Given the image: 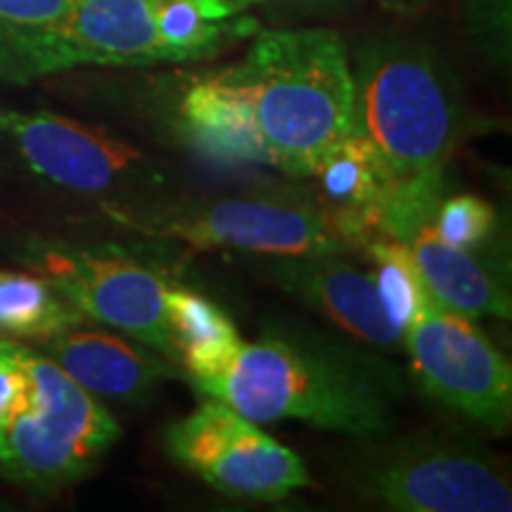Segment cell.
<instances>
[{
	"instance_id": "6da1fadb",
	"label": "cell",
	"mask_w": 512,
	"mask_h": 512,
	"mask_svg": "<svg viewBox=\"0 0 512 512\" xmlns=\"http://www.w3.org/2000/svg\"><path fill=\"white\" fill-rule=\"evenodd\" d=\"M188 380L254 422L299 420L356 439L392 430L399 399L380 358L292 330H271L259 342L240 337Z\"/></svg>"
},
{
	"instance_id": "7a4b0ae2",
	"label": "cell",
	"mask_w": 512,
	"mask_h": 512,
	"mask_svg": "<svg viewBox=\"0 0 512 512\" xmlns=\"http://www.w3.org/2000/svg\"><path fill=\"white\" fill-rule=\"evenodd\" d=\"M221 72L245 102L266 164L285 174L311 178L356 133L351 55L337 31L259 29Z\"/></svg>"
},
{
	"instance_id": "2e32d148",
	"label": "cell",
	"mask_w": 512,
	"mask_h": 512,
	"mask_svg": "<svg viewBox=\"0 0 512 512\" xmlns=\"http://www.w3.org/2000/svg\"><path fill=\"white\" fill-rule=\"evenodd\" d=\"M181 136L204 157L226 164H266L245 102L226 74L195 76L178 98Z\"/></svg>"
},
{
	"instance_id": "5bb4252c",
	"label": "cell",
	"mask_w": 512,
	"mask_h": 512,
	"mask_svg": "<svg viewBox=\"0 0 512 512\" xmlns=\"http://www.w3.org/2000/svg\"><path fill=\"white\" fill-rule=\"evenodd\" d=\"M411 254L420 268L422 283L434 302L465 318H503L512 313L508 261L494 259L467 247H456L434 226L415 233Z\"/></svg>"
},
{
	"instance_id": "d6986e66",
	"label": "cell",
	"mask_w": 512,
	"mask_h": 512,
	"mask_svg": "<svg viewBox=\"0 0 512 512\" xmlns=\"http://www.w3.org/2000/svg\"><path fill=\"white\" fill-rule=\"evenodd\" d=\"M164 306L185 375L209 366L240 339L233 320L202 294L166 287Z\"/></svg>"
},
{
	"instance_id": "d4e9b609",
	"label": "cell",
	"mask_w": 512,
	"mask_h": 512,
	"mask_svg": "<svg viewBox=\"0 0 512 512\" xmlns=\"http://www.w3.org/2000/svg\"><path fill=\"white\" fill-rule=\"evenodd\" d=\"M384 10L396 12V15H413V12L427 10L439 0H377Z\"/></svg>"
},
{
	"instance_id": "ffe728a7",
	"label": "cell",
	"mask_w": 512,
	"mask_h": 512,
	"mask_svg": "<svg viewBox=\"0 0 512 512\" xmlns=\"http://www.w3.org/2000/svg\"><path fill=\"white\" fill-rule=\"evenodd\" d=\"M368 254L370 264L375 271H370L375 280L377 292H380L389 316L399 325L401 332L411 323V318L418 313L420 304L430 297L425 283H422L420 268L415 264L411 247L399 240H373L363 247Z\"/></svg>"
},
{
	"instance_id": "9a60e30c",
	"label": "cell",
	"mask_w": 512,
	"mask_h": 512,
	"mask_svg": "<svg viewBox=\"0 0 512 512\" xmlns=\"http://www.w3.org/2000/svg\"><path fill=\"white\" fill-rule=\"evenodd\" d=\"M316 181V200L339 223L358 249L380 240L377 221L384 197L394 178L380 157L358 133L335 147L311 174Z\"/></svg>"
},
{
	"instance_id": "3957f363",
	"label": "cell",
	"mask_w": 512,
	"mask_h": 512,
	"mask_svg": "<svg viewBox=\"0 0 512 512\" xmlns=\"http://www.w3.org/2000/svg\"><path fill=\"white\" fill-rule=\"evenodd\" d=\"M351 74L356 133L394 181L446 169L456 147L479 131L456 79L422 43H363Z\"/></svg>"
},
{
	"instance_id": "9c48e42d",
	"label": "cell",
	"mask_w": 512,
	"mask_h": 512,
	"mask_svg": "<svg viewBox=\"0 0 512 512\" xmlns=\"http://www.w3.org/2000/svg\"><path fill=\"white\" fill-rule=\"evenodd\" d=\"M413 375L430 399L448 411L505 434L512 422V368L470 318L425 299L403 328Z\"/></svg>"
},
{
	"instance_id": "484cf974",
	"label": "cell",
	"mask_w": 512,
	"mask_h": 512,
	"mask_svg": "<svg viewBox=\"0 0 512 512\" xmlns=\"http://www.w3.org/2000/svg\"><path fill=\"white\" fill-rule=\"evenodd\" d=\"M247 8H254V5H264V3H278V0H242Z\"/></svg>"
},
{
	"instance_id": "cb8c5ba5",
	"label": "cell",
	"mask_w": 512,
	"mask_h": 512,
	"mask_svg": "<svg viewBox=\"0 0 512 512\" xmlns=\"http://www.w3.org/2000/svg\"><path fill=\"white\" fill-rule=\"evenodd\" d=\"M67 0H0V17L17 22H53L62 15Z\"/></svg>"
},
{
	"instance_id": "7c38bea8",
	"label": "cell",
	"mask_w": 512,
	"mask_h": 512,
	"mask_svg": "<svg viewBox=\"0 0 512 512\" xmlns=\"http://www.w3.org/2000/svg\"><path fill=\"white\" fill-rule=\"evenodd\" d=\"M164 0H67L57 31L91 57L93 67H152L178 62L166 46Z\"/></svg>"
},
{
	"instance_id": "52a82bcc",
	"label": "cell",
	"mask_w": 512,
	"mask_h": 512,
	"mask_svg": "<svg viewBox=\"0 0 512 512\" xmlns=\"http://www.w3.org/2000/svg\"><path fill=\"white\" fill-rule=\"evenodd\" d=\"M17 259L43 275L86 318L100 320L178 363L166 318L164 278L133 256L29 238Z\"/></svg>"
},
{
	"instance_id": "8fae6325",
	"label": "cell",
	"mask_w": 512,
	"mask_h": 512,
	"mask_svg": "<svg viewBox=\"0 0 512 512\" xmlns=\"http://www.w3.org/2000/svg\"><path fill=\"white\" fill-rule=\"evenodd\" d=\"M249 256L254 273L328 316L368 347H401L403 332L389 316L373 275L344 259V254Z\"/></svg>"
},
{
	"instance_id": "ac0fdd59",
	"label": "cell",
	"mask_w": 512,
	"mask_h": 512,
	"mask_svg": "<svg viewBox=\"0 0 512 512\" xmlns=\"http://www.w3.org/2000/svg\"><path fill=\"white\" fill-rule=\"evenodd\" d=\"M93 67L91 57L64 38L53 22L0 17V81L27 86L48 76Z\"/></svg>"
},
{
	"instance_id": "7402d4cb",
	"label": "cell",
	"mask_w": 512,
	"mask_h": 512,
	"mask_svg": "<svg viewBox=\"0 0 512 512\" xmlns=\"http://www.w3.org/2000/svg\"><path fill=\"white\" fill-rule=\"evenodd\" d=\"M434 230L439 238L456 247L475 249L489 238L496 226V211L489 202L477 195L444 197L434 216Z\"/></svg>"
},
{
	"instance_id": "4fadbf2b",
	"label": "cell",
	"mask_w": 512,
	"mask_h": 512,
	"mask_svg": "<svg viewBox=\"0 0 512 512\" xmlns=\"http://www.w3.org/2000/svg\"><path fill=\"white\" fill-rule=\"evenodd\" d=\"M46 356L91 394L138 403L169 380L174 368L157 351H147L119 335L69 328L41 342Z\"/></svg>"
},
{
	"instance_id": "5b68a950",
	"label": "cell",
	"mask_w": 512,
	"mask_h": 512,
	"mask_svg": "<svg viewBox=\"0 0 512 512\" xmlns=\"http://www.w3.org/2000/svg\"><path fill=\"white\" fill-rule=\"evenodd\" d=\"M107 219L133 233L195 249L299 256L351 254L356 245L316 200L302 197H226L174 207H105Z\"/></svg>"
},
{
	"instance_id": "30bf717a",
	"label": "cell",
	"mask_w": 512,
	"mask_h": 512,
	"mask_svg": "<svg viewBox=\"0 0 512 512\" xmlns=\"http://www.w3.org/2000/svg\"><path fill=\"white\" fill-rule=\"evenodd\" d=\"M0 131L34 174L79 195H126L164 183L162 169L140 147L62 114L0 107Z\"/></svg>"
},
{
	"instance_id": "e0dca14e",
	"label": "cell",
	"mask_w": 512,
	"mask_h": 512,
	"mask_svg": "<svg viewBox=\"0 0 512 512\" xmlns=\"http://www.w3.org/2000/svg\"><path fill=\"white\" fill-rule=\"evenodd\" d=\"M83 318L43 275L0 271V335L46 342L57 332L83 325Z\"/></svg>"
},
{
	"instance_id": "277c9868",
	"label": "cell",
	"mask_w": 512,
	"mask_h": 512,
	"mask_svg": "<svg viewBox=\"0 0 512 512\" xmlns=\"http://www.w3.org/2000/svg\"><path fill=\"white\" fill-rule=\"evenodd\" d=\"M29 392L0 430V470L29 489L79 482L119 439L110 411L48 356L22 347Z\"/></svg>"
},
{
	"instance_id": "603a6c76",
	"label": "cell",
	"mask_w": 512,
	"mask_h": 512,
	"mask_svg": "<svg viewBox=\"0 0 512 512\" xmlns=\"http://www.w3.org/2000/svg\"><path fill=\"white\" fill-rule=\"evenodd\" d=\"M29 392V375L24 368L22 344L0 339V430L19 411Z\"/></svg>"
},
{
	"instance_id": "8992f818",
	"label": "cell",
	"mask_w": 512,
	"mask_h": 512,
	"mask_svg": "<svg viewBox=\"0 0 512 512\" xmlns=\"http://www.w3.org/2000/svg\"><path fill=\"white\" fill-rule=\"evenodd\" d=\"M349 486L363 501L399 512H510L498 460L470 439L420 434L358 460Z\"/></svg>"
},
{
	"instance_id": "ba28073f",
	"label": "cell",
	"mask_w": 512,
	"mask_h": 512,
	"mask_svg": "<svg viewBox=\"0 0 512 512\" xmlns=\"http://www.w3.org/2000/svg\"><path fill=\"white\" fill-rule=\"evenodd\" d=\"M164 451L214 491L240 501L275 503L313 486L297 453L211 396L166 427Z\"/></svg>"
},
{
	"instance_id": "44dd1931",
	"label": "cell",
	"mask_w": 512,
	"mask_h": 512,
	"mask_svg": "<svg viewBox=\"0 0 512 512\" xmlns=\"http://www.w3.org/2000/svg\"><path fill=\"white\" fill-rule=\"evenodd\" d=\"M463 31L491 67L508 69L512 60V0H467Z\"/></svg>"
}]
</instances>
